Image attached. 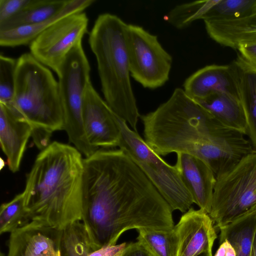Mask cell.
<instances>
[{"mask_svg": "<svg viewBox=\"0 0 256 256\" xmlns=\"http://www.w3.org/2000/svg\"><path fill=\"white\" fill-rule=\"evenodd\" d=\"M60 256H61V254H60Z\"/></svg>", "mask_w": 256, "mask_h": 256, "instance_id": "obj_38", "label": "cell"}, {"mask_svg": "<svg viewBox=\"0 0 256 256\" xmlns=\"http://www.w3.org/2000/svg\"><path fill=\"white\" fill-rule=\"evenodd\" d=\"M32 0H0V23L26 8Z\"/></svg>", "mask_w": 256, "mask_h": 256, "instance_id": "obj_28", "label": "cell"}, {"mask_svg": "<svg viewBox=\"0 0 256 256\" xmlns=\"http://www.w3.org/2000/svg\"><path fill=\"white\" fill-rule=\"evenodd\" d=\"M83 171L84 158L74 146L54 141L41 150L24 190L28 222L62 230L82 220Z\"/></svg>", "mask_w": 256, "mask_h": 256, "instance_id": "obj_2", "label": "cell"}, {"mask_svg": "<svg viewBox=\"0 0 256 256\" xmlns=\"http://www.w3.org/2000/svg\"><path fill=\"white\" fill-rule=\"evenodd\" d=\"M88 19L80 12L56 22L30 44V54L39 62L57 72L70 50L82 42Z\"/></svg>", "mask_w": 256, "mask_h": 256, "instance_id": "obj_10", "label": "cell"}, {"mask_svg": "<svg viewBox=\"0 0 256 256\" xmlns=\"http://www.w3.org/2000/svg\"><path fill=\"white\" fill-rule=\"evenodd\" d=\"M234 62L239 76L240 100L246 120V134L256 150V70L239 54Z\"/></svg>", "mask_w": 256, "mask_h": 256, "instance_id": "obj_20", "label": "cell"}, {"mask_svg": "<svg viewBox=\"0 0 256 256\" xmlns=\"http://www.w3.org/2000/svg\"><path fill=\"white\" fill-rule=\"evenodd\" d=\"M172 212L125 151L98 150L84 158L82 222L96 250L129 230H170Z\"/></svg>", "mask_w": 256, "mask_h": 256, "instance_id": "obj_1", "label": "cell"}, {"mask_svg": "<svg viewBox=\"0 0 256 256\" xmlns=\"http://www.w3.org/2000/svg\"><path fill=\"white\" fill-rule=\"evenodd\" d=\"M214 256H236L234 248L228 240H222Z\"/></svg>", "mask_w": 256, "mask_h": 256, "instance_id": "obj_32", "label": "cell"}, {"mask_svg": "<svg viewBox=\"0 0 256 256\" xmlns=\"http://www.w3.org/2000/svg\"><path fill=\"white\" fill-rule=\"evenodd\" d=\"M94 2V0H70L60 14L46 22L0 32V45L14 47L30 44L41 32L56 22L70 14L84 12Z\"/></svg>", "mask_w": 256, "mask_h": 256, "instance_id": "obj_19", "label": "cell"}, {"mask_svg": "<svg viewBox=\"0 0 256 256\" xmlns=\"http://www.w3.org/2000/svg\"><path fill=\"white\" fill-rule=\"evenodd\" d=\"M126 25L116 15L100 14L89 32L88 43L96 58L105 101L118 118L138 132L140 115L130 80Z\"/></svg>", "mask_w": 256, "mask_h": 256, "instance_id": "obj_4", "label": "cell"}, {"mask_svg": "<svg viewBox=\"0 0 256 256\" xmlns=\"http://www.w3.org/2000/svg\"><path fill=\"white\" fill-rule=\"evenodd\" d=\"M32 127L20 114L0 104V146L7 158L10 171L18 172L29 138Z\"/></svg>", "mask_w": 256, "mask_h": 256, "instance_id": "obj_15", "label": "cell"}, {"mask_svg": "<svg viewBox=\"0 0 256 256\" xmlns=\"http://www.w3.org/2000/svg\"><path fill=\"white\" fill-rule=\"evenodd\" d=\"M195 101L224 126L246 134V120L240 98L226 94H215Z\"/></svg>", "mask_w": 256, "mask_h": 256, "instance_id": "obj_18", "label": "cell"}, {"mask_svg": "<svg viewBox=\"0 0 256 256\" xmlns=\"http://www.w3.org/2000/svg\"><path fill=\"white\" fill-rule=\"evenodd\" d=\"M70 0H32L18 14L0 23V32L46 22L60 14Z\"/></svg>", "mask_w": 256, "mask_h": 256, "instance_id": "obj_21", "label": "cell"}, {"mask_svg": "<svg viewBox=\"0 0 256 256\" xmlns=\"http://www.w3.org/2000/svg\"><path fill=\"white\" fill-rule=\"evenodd\" d=\"M0 160H1L0 169L2 170V168L4 167V166L5 163H4V160L2 159V158H1Z\"/></svg>", "mask_w": 256, "mask_h": 256, "instance_id": "obj_35", "label": "cell"}, {"mask_svg": "<svg viewBox=\"0 0 256 256\" xmlns=\"http://www.w3.org/2000/svg\"><path fill=\"white\" fill-rule=\"evenodd\" d=\"M220 242L228 240L236 256H250L256 232V210H252L219 228Z\"/></svg>", "mask_w": 256, "mask_h": 256, "instance_id": "obj_22", "label": "cell"}, {"mask_svg": "<svg viewBox=\"0 0 256 256\" xmlns=\"http://www.w3.org/2000/svg\"><path fill=\"white\" fill-rule=\"evenodd\" d=\"M118 118L89 82L82 105L84 128L89 144L98 150L118 146L120 138Z\"/></svg>", "mask_w": 256, "mask_h": 256, "instance_id": "obj_11", "label": "cell"}, {"mask_svg": "<svg viewBox=\"0 0 256 256\" xmlns=\"http://www.w3.org/2000/svg\"><path fill=\"white\" fill-rule=\"evenodd\" d=\"M238 50L242 58L256 70V42L242 45Z\"/></svg>", "mask_w": 256, "mask_h": 256, "instance_id": "obj_29", "label": "cell"}, {"mask_svg": "<svg viewBox=\"0 0 256 256\" xmlns=\"http://www.w3.org/2000/svg\"><path fill=\"white\" fill-rule=\"evenodd\" d=\"M256 0H216L203 20L234 19L254 14Z\"/></svg>", "mask_w": 256, "mask_h": 256, "instance_id": "obj_25", "label": "cell"}, {"mask_svg": "<svg viewBox=\"0 0 256 256\" xmlns=\"http://www.w3.org/2000/svg\"><path fill=\"white\" fill-rule=\"evenodd\" d=\"M61 230L26 223L10 233L8 246L23 256H60Z\"/></svg>", "mask_w": 256, "mask_h": 256, "instance_id": "obj_16", "label": "cell"}, {"mask_svg": "<svg viewBox=\"0 0 256 256\" xmlns=\"http://www.w3.org/2000/svg\"><path fill=\"white\" fill-rule=\"evenodd\" d=\"M90 68L82 42L74 47L56 72L63 112L64 127L68 140L86 157L98 150L92 146L86 136L82 105L90 81Z\"/></svg>", "mask_w": 256, "mask_h": 256, "instance_id": "obj_6", "label": "cell"}, {"mask_svg": "<svg viewBox=\"0 0 256 256\" xmlns=\"http://www.w3.org/2000/svg\"><path fill=\"white\" fill-rule=\"evenodd\" d=\"M126 38L132 78L144 88L164 85L169 79L172 58L157 36L142 26L127 24Z\"/></svg>", "mask_w": 256, "mask_h": 256, "instance_id": "obj_9", "label": "cell"}, {"mask_svg": "<svg viewBox=\"0 0 256 256\" xmlns=\"http://www.w3.org/2000/svg\"><path fill=\"white\" fill-rule=\"evenodd\" d=\"M254 14H256V6L255 9H254Z\"/></svg>", "mask_w": 256, "mask_h": 256, "instance_id": "obj_36", "label": "cell"}, {"mask_svg": "<svg viewBox=\"0 0 256 256\" xmlns=\"http://www.w3.org/2000/svg\"><path fill=\"white\" fill-rule=\"evenodd\" d=\"M197 256H212V252H202Z\"/></svg>", "mask_w": 256, "mask_h": 256, "instance_id": "obj_34", "label": "cell"}, {"mask_svg": "<svg viewBox=\"0 0 256 256\" xmlns=\"http://www.w3.org/2000/svg\"><path fill=\"white\" fill-rule=\"evenodd\" d=\"M140 118L144 141L158 155L186 154L208 166L217 158L224 140L235 130L222 124L181 88Z\"/></svg>", "mask_w": 256, "mask_h": 256, "instance_id": "obj_3", "label": "cell"}, {"mask_svg": "<svg viewBox=\"0 0 256 256\" xmlns=\"http://www.w3.org/2000/svg\"><path fill=\"white\" fill-rule=\"evenodd\" d=\"M254 210H256V206H254Z\"/></svg>", "mask_w": 256, "mask_h": 256, "instance_id": "obj_37", "label": "cell"}, {"mask_svg": "<svg viewBox=\"0 0 256 256\" xmlns=\"http://www.w3.org/2000/svg\"><path fill=\"white\" fill-rule=\"evenodd\" d=\"M137 231L138 241L152 256H176L178 238L174 228L169 230L142 228Z\"/></svg>", "mask_w": 256, "mask_h": 256, "instance_id": "obj_23", "label": "cell"}, {"mask_svg": "<svg viewBox=\"0 0 256 256\" xmlns=\"http://www.w3.org/2000/svg\"><path fill=\"white\" fill-rule=\"evenodd\" d=\"M216 0H200L178 4L168 12L166 20L177 29H184L204 16Z\"/></svg>", "mask_w": 256, "mask_h": 256, "instance_id": "obj_24", "label": "cell"}, {"mask_svg": "<svg viewBox=\"0 0 256 256\" xmlns=\"http://www.w3.org/2000/svg\"><path fill=\"white\" fill-rule=\"evenodd\" d=\"M13 110L31 125L32 132L62 130L63 112L58 81L30 53L17 58Z\"/></svg>", "mask_w": 256, "mask_h": 256, "instance_id": "obj_5", "label": "cell"}, {"mask_svg": "<svg viewBox=\"0 0 256 256\" xmlns=\"http://www.w3.org/2000/svg\"><path fill=\"white\" fill-rule=\"evenodd\" d=\"M183 90L194 100L215 94L240 98L239 76L234 62L228 65L212 64L198 70L185 80Z\"/></svg>", "mask_w": 256, "mask_h": 256, "instance_id": "obj_12", "label": "cell"}, {"mask_svg": "<svg viewBox=\"0 0 256 256\" xmlns=\"http://www.w3.org/2000/svg\"><path fill=\"white\" fill-rule=\"evenodd\" d=\"M126 244L127 243L123 242L103 247L91 252L88 256H122Z\"/></svg>", "mask_w": 256, "mask_h": 256, "instance_id": "obj_30", "label": "cell"}, {"mask_svg": "<svg viewBox=\"0 0 256 256\" xmlns=\"http://www.w3.org/2000/svg\"><path fill=\"white\" fill-rule=\"evenodd\" d=\"M250 256H256V232L254 238Z\"/></svg>", "mask_w": 256, "mask_h": 256, "instance_id": "obj_33", "label": "cell"}, {"mask_svg": "<svg viewBox=\"0 0 256 256\" xmlns=\"http://www.w3.org/2000/svg\"><path fill=\"white\" fill-rule=\"evenodd\" d=\"M118 121L119 148L125 151L140 168L172 211L187 212L194 202L176 166L167 164L126 122L120 118Z\"/></svg>", "mask_w": 256, "mask_h": 256, "instance_id": "obj_7", "label": "cell"}, {"mask_svg": "<svg viewBox=\"0 0 256 256\" xmlns=\"http://www.w3.org/2000/svg\"><path fill=\"white\" fill-rule=\"evenodd\" d=\"M17 59L0 55V104L13 110Z\"/></svg>", "mask_w": 256, "mask_h": 256, "instance_id": "obj_27", "label": "cell"}, {"mask_svg": "<svg viewBox=\"0 0 256 256\" xmlns=\"http://www.w3.org/2000/svg\"><path fill=\"white\" fill-rule=\"evenodd\" d=\"M214 224L208 213L190 208L174 226L178 238L176 256H197L212 252L217 238Z\"/></svg>", "mask_w": 256, "mask_h": 256, "instance_id": "obj_13", "label": "cell"}, {"mask_svg": "<svg viewBox=\"0 0 256 256\" xmlns=\"http://www.w3.org/2000/svg\"><path fill=\"white\" fill-rule=\"evenodd\" d=\"M122 256H152L138 241L126 244Z\"/></svg>", "mask_w": 256, "mask_h": 256, "instance_id": "obj_31", "label": "cell"}, {"mask_svg": "<svg viewBox=\"0 0 256 256\" xmlns=\"http://www.w3.org/2000/svg\"><path fill=\"white\" fill-rule=\"evenodd\" d=\"M256 206V150L231 170L216 178L208 214L218 228L230 224Z\"/></svg>", "mask_w": 256, "mask_h": 256, "instance_id": "obj_8", "label": "cell"}, {"mask_svg": "<svg viewBox=\"0 0 256 256\" xmlns=\"http://www.w3.org/2000/svg\"><path fill=\"white\" fill-rule=\"evenodd\" d=\"M28 222L24 192L10 201L2 204L0 208V234L12 233Z\"/></svg>", "mask_w": 256, "mask_h": 256, "instance_id": "obj_26", "label": "cell"}, {"mask_svg": "<svg viewBox=\"0 0 256 256\" xmlns=\"http://www.w3.org/2000/svg\"><path fill=\"white\" fill-rule=\"evenodd\" d=\"M209 36L218 44L238 50L256 42V14L234 19L204 20Z\"/></svg>", "mask_w": 256, "mask_h": 256, "instance_id": "obj_17", "label": "cell"}, {"mask_svg": "<svg viewBox=\"0 0 256 256\" xmlns=\"http://www.w3.org/2000/svg\"><path fill=\"white\" fill-rule=\"evenodd\" d=\"M176 155L175 165L194 203L209 214L216 182L214 172L204 161L196 156L183 153Z\"/></svg>", "mask_w": 256, "mask_h": 256, "instance_id": "obj_14", "label": "cell"}]
</instances>
